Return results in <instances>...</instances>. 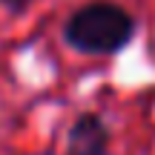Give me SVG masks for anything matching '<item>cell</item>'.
I'll return each mask as SVG.
<instances>
[{
    "label": "cell",
    "mask_w": 155,
    "mask_h": 155,
    "mask_svg": "<svg viewBox=\"0 0 155 155\" xmlns=\"http://www.w3.org/2000/svg\"><path fill=\"white\" fill-rule=\"evenodd\" d=\"M135 35V20L115 3H86L63 26V40L83 55H112Z\"/></svg>",
    "instance_id": "cell-1"
},
{
    "label": "cell",
    "mask_w": 155,
    "mask_h": 155,
    "mask_svg": "<svg viewBox=\"0 0 155 155\" xmlns=\"http://www.w3.org/2000/svg\"><path fill=\"white\" fill-rule=\"evenodd\" d=\"M66 155H109V129L98 115L86 112L72 124Z\"/></svg>",
    "instance_id": "cell-2"
},
{
    "label": "cell",
    "mask_w": 155,
    "mask_h": 155,
    "mask_svg": "<svg viewBox=\"0 0 155 155\" xmlns=\"http://www.w3.org/2000/svg\"><path fill=\"white\" fill-rule=\"evenodd\" d=\"M3 3L9 6L12 12H23V9H26V3H29V0H3Z\"/></svg>",
    "instance_id": "cell-3"
}]
</instances>
